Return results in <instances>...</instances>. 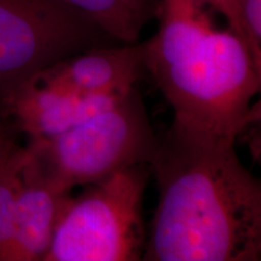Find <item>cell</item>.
I'll use <instances>...</instances> for the list:
<instances>
[{
	"label": "cell",
	"instance_id": "cell-1",
	"mask_svg": "<svg viewBox=\"0 0 261 261\" xmlns=\"http://www.w3.org/2000/svg\"><path fill=\"white\" fill-rule=\"evenodd\" d=\"M234 144L172 123L149 162L159 202L142 260L261 259V185Z\"/></svg>",
	"mask_w": 261,
	"mask_h": 261
},
{
	"label": "cell",
	"instance_id": "cell-2",
	"mask_svg": "<svg viewBox=\"0 0 261 261\" xmlns=\"http://www.w3.org/2000/svg\"><path fill=\"white\" fill-rule=\"evenodd\" d=\"M204 0H161L159 31L143 42L145 71L187 128L237 139L256 121L261 69L247 44L214 24Z\"/></svg>",
	"mask_w": 261,
	"mask_h": 261
},
{
	"label": "cell",
	"instance_id": "cell-3",
	"mask_svg": "<svg viewBox=\"0 0 261 261\" xmlns=\"http://www.w3.org/2000/svg\"><path fill=\"white\" fill-rule=\"evenodd\" d=\"M146 169V163L132 166L70 195L42 261L142 260Z\"/></svg>",
	"mask_w": 261,
	"mask_h": 261
},
{
	"label": "cell",
	"instance_id": "cell-4",
	"mask_svg": "<svg viewBox=\"0 0 261 261\" xmlns=\"http://www.w3.org/2000/svg\"><path fill=\"white\" fill-rule=\"evenodd\" d=\"M158 143L135 87L115 106L51 138L31 140L27 149L52 180L71 191L149 165Z\"/></svg>",
	"mask_w": 261,
	"mask_h": 261
},
{
	"label": "cell",
	"instance_id": "cell-5",
	"mask_svg": "<svg viewBox=\"0 0 261 261\" xmlns=\"http://www.w3.org/2000/svg\"><path fill=\"white\" fill-rule=\"evenodd\" d=\"M116 44L62 0H0V109L57 62Z\"/></svg>",
	"mask_w": 261,
	"mask_h": 261
},
{
	"label": "cell",
	"instance_id": "cell-6",
	"mask_svg": "<svg viewBox=\"0 0 261 261\" xmlns=\"http://www.w3.org/2000/svg\"><path fill=\"white\" fill-rule=\"evenodd\" d=\"M133 89L83 93L35 75L6 100L0 112L11 116L31 140L46 139L115 106Z\"/></svg>",
	"mask_w": 261,
	"mask_h": 261
},
{
	"label": "cell",
	"instance_id": "cell-7",
	"mask_svg": "<svg viewBox=\"0 0 261 261\" xmlns=\"http://www.w3.org/2000/svg\"><path fill=\"white\" fill-rule=\"evenodd\" d=\"M69 196L70 191L52 180L28 151L16 207L14 237L5 261H42Z\"/></svg>",
	"mask_w": 261,
	"mask_h": 261
},
{
	"label": "cell",
	"instance_id": "cell-8",
	"mask_svg": "<svg viewBox=\"0 0 261 261\" xmlns=\"http://www.w3.org/2000/svg\"><path fill=\"white\" fill-rule=\"evenodd\" d=\"M145 73L142 45L136 42L90 48L37 75L77 92L99 93L133 89Z\"/></svg>",
	"mask_w": 261,
	"mask_h": 261
},
{
	"label": "cell",
	"instance_id": "cell-9",
	"mask_svg": "<svg viewBox=\"0 0 261 261\" xmlns=\"http://www.w3.org/2000/svg\"><path fill=\"white\" fill-rule=\"evenodd\" d=\"M119 44H136L148 21L145 0H62Z\"/></svg>",
	"mask_w": 261,
	"mask_h": 261
},
{
	"label": "cell",
	"instance_id": "cell-10",
	"mask_svg": "<svg viewBox=\"0 0 261 261\" xmlns=\"http://www.w3.org/2000/svg\"><path fill=\"white\" fill-rule=\"evenodd\" d=\"M27 159V148H18L0 172V261H5L14 237L16 207Z\"/></svg>",
	"mask_w": 261,
	"mask_h": 261
},
{
	"label": "cell",
	"instance_id": "cell-11",
	"mask_svg": "<svg viewBox=\"0 0 261 261\" xmlns=\"http://www.w3.org/2000/svg\"><path fill=\"white\" fill-rule=\"evenodd\" d=\"M242 22L246 42L261 69V0H242Z\"/></svg>",
	"mask_w": 261,
	"mask_h": 261
},
{
	"label": "cell",
	"instance_id": "cell-12",
	"mask_svg": "<svg viewBox=\"0 0 261 261\" xmlns=\"http://www.w3.org/2000/svg\"><path fill=\"white\" fill-rule=\"evenodd\" d=\"M204 2L211 6L213 11L223 16L227 22V28L236 33L246 42L242 22V0H204Z\"/></svg>",
	"mask_w": 261,
	"mask_h": 261
},
{
	"label": "cell",
	"instance_id": "cell-13",
	"mask_svg": "<svg viewBox=\"0 0 261 261\" xmlns=\"http://www.w3.org/2000/svg\"><path fill=\"white\" fill-rule=\"evenodd\" d=\"M19 148L12 135V130L0 119V172Z\"/></svg>",
	"mask_w": 261,
	"mask_h": 261
}]
</instances>
